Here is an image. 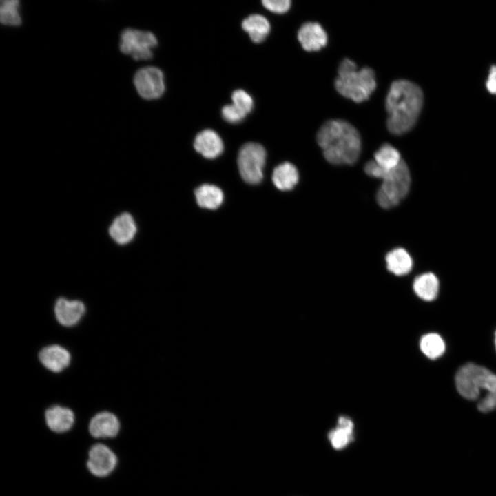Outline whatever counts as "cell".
I'll list each match as a JSON object with an SVG mask.
<instances>
[{"instance_id": "20", "label": "cell", "mask_w": 496, "mask_h": 496, "mask_svg": "<svg viewBox=\"0 0 496 496\" xmlns=\"http://www.w3.org/2000/svg\"><path fill=\"white\" fill-rule=\"evenodd\" d=\"M439 287V280L431 272L424 273L417 276L413 285L415 294L425 301L435 300L437 296Z\"/></svg>"}, {"instance_id": "21", "label": "cell", "mask_w": 496, "mask_h": 496, "mask_svg": "<svg viewBox=\"0 0 496 496\" xmlns=\"http://www.w3.org/2000/svg\"><path fill=\"white\" fill-rule=\"evenodd\" d=\"M242 29L255 43L263 41L269 34L271 25L267 19L258 14L249 15L242 22Z\"/></svg>"}, {"instance_id": "25", "label": "cell", "mask_w": 496, "mask_h": 496, "mask_svg": "<svg viewBox=\"0 0 496 496\" xmlns=\"http://www.w3.org/2000/svg\"><path fill=\"white\" fill-rule=\"evenodd\" d=\"M19 1L17 0H6L1 1L0 21L6 25L17 26L21 23L19 14Z\"/></svg>"}, {"instance_id": "22", "label": "cell", "mask_w": 496, "mask_h": 496, "mask_svg": "<svg viewBox=\"0 0 496 496\" xmlns=\"http://www.w3.org/2000/svg\"><path fill=\"white\" fill-rule=\"evenodd\" d=\"M198 205L203 208L215 209L223 201V193L218 187L212 185H203L195 191Z\"/></svg>"}, {"instance_id": "26", "label": "cell", "mask_w": 496, "mask_h": 496, "mask_svg": "<svg viewBox=\"0 0 496 496\" xmlns=\"http://www.w3.org/2000/svg\"><path fill=\"white\" fill-rule=\"evenodd\" d=\"M231 99L232 103L246 114L253 109V99L249 93L243 90H235L231 94Z\"/></svg>"}, {"instance_id": "2", "label": "cell", "mask_w": 496, "mask_h": 496, "mask_svg": "<svg viewBox=\"0 0 496 496\" xmlns=\"http://www.w3.org/2000/svg\"><path fill=\"white\" fill-rule=\"evenodd\" d=\"M317 142L325 159L333 165H353L361 152L358 131L349 122L340 119L325 122L318 132Z\"/></svg>"}, {"instance_id": "24", "label": "cell", "mask_w": 496, "mask_h": 496, "mask_svg": "<svg viewBox=\"0 0 496 496\" xmlns=\"http://www.w3.org/2000/svg\"><path fill=\"white\" fill-rule=\"evenodd\" d=\"M422 352L430 359L440 357L445 351V343L442 337L435 333L422 336L420 342Z\"/></svg>"}, {"instance_id": "6", "label": "cell", "mask_w": 496, "mask_h": 496, "mask_svg": "<svg viewBox=\"0 0 496 496\" xmlns=\"http://www.w3.org/2000/svg\"><path fill=\"white\" fill-rule=\"evenodd\" d=\"M266 155L265 149L259 143H247L242 146L238 152V165L245 182L250 184L261 182Z\"/></svg>"}, {"instance_id": "17", "label": "cell", "mask_w": 496, "mask_h": 496, "mask_svg": "<svg viewBox=\"0 0 496 496\" xmlns=\"http://www.w3.org/2000/svg\"><path fill=\"white\" fill-rule=\"evenodd\" d=\"M353 428L354 424L350 418L340 416L337 426L328 434L332 446L337 450L346 447L353 440Z\"/></svg>"}, {"instance_id": "16", "label": "cell", "mask_w": 496, "mask_h": 496, "mask_svg": "<svg viewBox=\"0 0 496 496\" xmlns=\"http://www.w3.org/2000/svg\"><path fill=\"white\" fill-rule=\"evenodd\" d=\"M136 232V225L133 217L127 212L117 216L109 228L112 238L119 244L130 242Z\"/></svg>"}, {"instance_id": "4", "label": "cell", "mask_w": 496, "mask_h": 496, "mask_svg": "<svg viewBox=\"0 0 496 496\" xmlns=\"http://www.w3.org/2000/svg\"><path fill=\"white\" fill-rule=\"evenodd\" d=\"M364 169L369 176L382 180L376 194V201L382 208H392L407 196L411 178L409 167L403 159L396 167L391 169H384L374 161H370Z\"/></svg>"}, {"instance_id": "28", "label": "cell", "mask_w": 496, "mask_h": 496, "mask_svg": "<svg viewBox=\"0 0 496 496\" xmlns=\"http://www.w3.org/2000/svg\"><path fill=\"white\" fill-rule=\"evenodd\" d=\"M262 3L267 10L276 13L286 12L291 3L290 0H263Z\"/></svg>"}, {"instance_id": "11", "label": "cell", "mask_w": 496, "mask_h": 496, "mask_svg": "<svg viewBox=\"0 0 496 496\" xmlns=\"http://www.w3.org/2000/svg\"><path fill=\"white\" fill-rule=\"evenodd\" d=\"M298 38L302 48L307 51H316L327 43V34L317 22L304 23L298 32Z\"/></svg>"}, {"instance_id": "7", "label": "cell", "mask_w": 496, "mask_h": 496, "mask_svg": "<svg viewBox=\"0 0 496 496\" xmlns=\"http://www.w3.org/2000/svg\"><path fill=\"white\" fill-rule=\"evenodd\" d=\"M119 48L122 53L134 60H148L153 56L152 50L157 44L156 36L151 32L126 28L120 37Z\"/></svg>"}, {"instance_id": "12", "label": "cell", "mask_w": 496, "mask_h": 496, "mask_svg": "<svg viewBox=\"0 0 496 496\" xmlns=\"http://www.w3.org/2000/svg\"><path fill=\"white\" fill-rule=\"evenodd\" d=\"M85 311L84 304L79 300H68L59 298L55 304V316L60 324L72 327L77 324Z\"/></svg>"}, {"instance_id": "27", "label": "cell", "mask_w": 496, "mask_h": 496, "mask_svg": "<svg viewBox=\"0 0 496 496\" xmlns=\"http://www.w3.org/2000/svg\"><path fill=\"white\" fill-rule=\"evenodd\" d=\"M221 114L223 118L231 123H237L242 121L247 115L233 103L224 105Z\"/></svg>"}, {"instance_id": "8", "label": "cell", "mask_w": 496, "mask_h": 496, "mask_svg": "<svg viewBox=\"0 0 496 496\" xmlns=\"http://www.w3.org/2000/svg\"><path fill=\"white\" fill-rule=\"evenodd\" d=\"M133 81L138 94L145 99H158L165 92L164 75L158 68L147 66L139 69Z\"/></svg>"}, {"instance_id": "14", "label": "cell", "mask_w": 496, "mask_h": 496, "mask_svg": "<svg viewBox=\"0 0 496 496\" xmlns=\"http://www.w3.org/2000/svg\"><path fill=\"white\" fill-rule=\"evenodd\" d=\"M39 358L45 368L57 373L69 365L71 356L65 348L54 344L43 348L39 353Z\"/></svg>"}, {"instance_id": "9", "label": "cell", "mask_w": 496, "mask_h": 496, "mask_svg": "<svg viewBox=\"0 0 496 496\" xmlns=\"http://www.w3.org/2000/svg\"><path fill=\"white\" fill-rule=\"evenodd\" d=\"M118 460L114 452L107 446L97 443L88 452L87 467L97 477H105L115 469Z\"/></svg>"}, {"instance_id": "23", "label": "cell", "mask_w": 496, "mask_h": 496, "mask_svg": "<svg viewBox=\"0 0 496 496\" xmlns=\"http://www.w3.org/2000/svg\"><path fill=\"white\" fill-rule=\"evenodd\" d=\"M380 167L391 169L402 161L398 150L389 143L383 144L374 154L373 160Z\"/></svg>"}, {"instance_id": "10", "label": "cell", "mask_w": 496, "mask_h": 496, "mask_svg": "<svg viewBox=\"0 0 496 496\" xmlns=\"http://www.w3.org/2000/svg\"><path fill=\"white\" fill-rule=\"evenodd\" d=\"M121 428L118 417L108 411L96 414L89 424V431L95 438H112L116 437Z\"/></svg>"}, {"instance_id": "30", "label": "cell", "mask_w": 496, "mask_h": 496, "mask_svg": "<svg viewBox=\"0 0 496 496\" xmlns=\"http://www.w3.org/2000/svg\"><path fill=\"white\" fill-rule=\"evenodd\" d=\"M495 348H496V331H495Z\"/></svg>"}, {"instance_id": "13", "label": "cell", "mask_w": 496, "mask_h": 496, "mask_svg": "<svg viewBox=\"0 0 496 496\" xmlns=\"http://www.w3.org/2000/svg\"><path fill=\"white\" fill-rule=\"evenodd\" d=\"M195 149L207 158H215L220 156L224 149L223 142L216 132L206 129L195 137Z\"/></svg>"}, {"instance_id": "15", "label": "cell", "mask_w": 496, "mask_h": 496, "mask_svg": "<svg viewBox=\"0 0 496 496\" xmlns=\"http://www.w3.org/2000/svg\"><path fill=\"white\" fill-rule=\"evenodd\" d=\"M45 422L48 428L57 433H65L72 427L74 414L68 408L55 405L45 411Z\"/></svg>"}, {"instance_id": "18", "label": "cell", "mask_w": 496, "mask_h": 496, "mask_svg": "<svg viewBox=\"0 0 496 496\" xmlns=\"http://www.w3.org/2000/svg\"><path fill=\"white\" fill-rule=\"evenodd\" d=\"M385 260L387 269L395 276L408 274L413 269V261L404 248H395L387 253Z\"/></svg>"}, {"instance_id": "29", "label": "cell", "mask_w": 496, "mask_h": 496, "mask_svg": "<svg viewBox=\"0 0 496 496\" xmlns=\"http://www.w3.org/2000/svg\"><path fill=\"white\" fill-rule=\"evenodd\" d=\"M486 87L490 93L496 94V66L492 67L490 70Z\"/></svg>"}, {"instance_id": "19", "label": "cell", "mask_w": 496, "mask_h": 496, "mask_svg": "<svg viewBox=\"0 0 496 496\" xmlns=\"http://www.w3.org/2000/svg\"><path fill=\"white\" fill-rule=\"evenodd\" d=\"M299 174L297 168L289 162H285L275 167L272 174V180L278 189L289 191L298 183Z\"/></svg>"}, {"instance_id": "1", "label": "cell", "mask_w": 496, "mask_h": 496, "mask_svg": "<svg viewBox=\"0 0 496 496\" xmlns=\"http://www.w3.org/2000/svg\"><path fill=\"white\" fill-rule=\"evenodd\" d=\"M422 105L423 93L418 85L405 79L394 81L385 103L389 131L395 135L409 132L415 124Z\"/></svg>"}, {"instance_id": "5", "label": "cell", "mask_w": 496, "mask_h": 496, "mask_svg": "<svg viewBox=\"0 0 496 496\" xmlns=\"http://www.w3.org/2000/svg\"><path fill=\"white\" fill-rule=\"evenodd\" d=\"M337 91L356 103L367 100L375 90L374 71L369 67L358 70L356 63L348 58L340 63L335 81Z\"/></svg>"}, {"instance_id": "3", "label": "cell", "mask_w": 496, "mask_h": 496, "mask_svg": "<svg viewBox=\"0 0 496 496\" xmlns=\"http://www.w3.org/2000/svg\"><path fill=\"white\" fill-rule=\"evenodd\" d=\"M455 386L459 393L469 400L483 397L477 404L482 413L496 409V374L488 369L473 363L462 366L455 375Z\"/></svg>"}]
</instances>
